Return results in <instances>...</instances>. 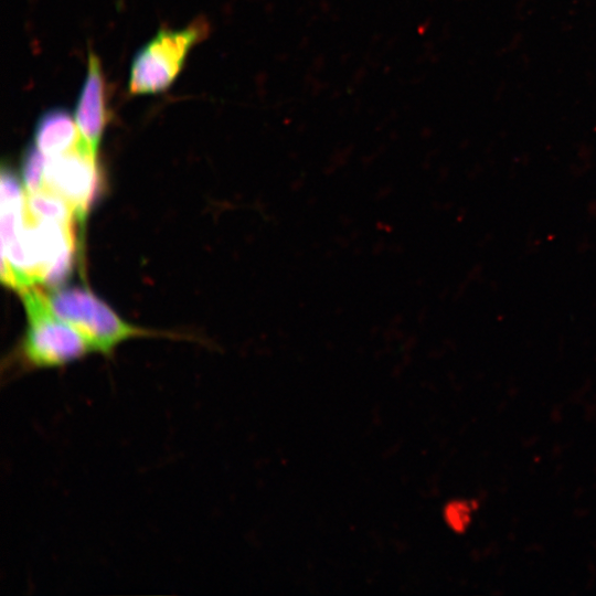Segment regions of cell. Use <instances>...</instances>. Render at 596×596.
<instances>
[{"mask_svg": "<svg viewBox=\"0 0 596 596\" xmlns=\"http://www.w3.org/2000/svg\"><path fill=\"white\" fill-rule=\"evenodd\" d=\"M19 292L28 320L15 355L20 369L63 366L93 351L81 332L52 311L44 291L32 286Z\"/></svg>", "mask_w": 596, "mask_h": 596, "instance_id": "obj_1", "label": "cell"}, {"mask_svg": "<svg viewBox=\"0 0 596 596\" xmlns=\"http://www.w3.org/2000/svg\"><path fill=\"white\" fill-rule=\"evenodd\" d=\"M45 295L52 311L81 332L93 351L104 355L125 340L153 334L123 320L87 288H55Z\"/></svg>", "mask_w": 596, "mask_h": 596, "instance_id": "obj_2", "label": "cell"}, {"mask_svg": "<svg viewBox=\"0 0 596 596\" xmlns=\"http://www.w3.org/2000/svg\"><path fill=\"white\" fill-rule=\"evenodd\" d=\"M209 32L203 20L178 30H161L135 55L128 91L132 95L156 94L167 89L181 72L192 47Z\"/></svg>", "mask_w": 596, "mask_h": 596, "instance_id": "obj_3", "label": "cell"}, {"mask_svg": "<svg viewBox=\"0 0 596 596\" xmlns=\"http://www.w3.org/2000/svg\"><path fill=\"white\" fill-rule=\"evenodd\" d=\"M99 183L97 157L81 139L66 152L46 159L43 189L65 200L82 225L97 198Z\"/></svg>", "mask_w": 596, "mask_h": 596, "instance_id": "obj_4", "label": "cell"}, {"mask_svg": "<svg viewBox=\"0 0 596 596\" xmlns=\"http://www.w3.org/2000/svg\"><path fill=\"white\" fill-rule=\"evenodd\" d=\"M81 140L97 157L107 121L106 84L99 58L91 52L87 73L75 108Z\"/></svg>", "mask_w": 596, "mask_h": 596, "instance_id": "obj_5", "label": "cell"}, {"mask_svg": "<svg viewBox=\"0 0 596 596\" xmlns=\"http://www.w3.org/2000/svg\"><path fill=\"white\" fill-rule=\"evenodd\" d=\"M79 139L75 119L63 108L43 113L35 125L34 146L47 158L66 152Z\"/></svg>", "mask_w": 596, "mask_h": 596, "instance_id": "obj_6", "label": "cell"}, {"mask_svg": "<svg viewBox=\"0 0 596 596\" xmlns=\"http://www.w3.org/2000/svg\"><path fill=\"white\" fill-rule=\"evenodd\" d=\"M25 211L29 216L41 221L73 225L76 220L70 204L57 194L42 189L35 193H25Z\"/></svg>", "mask_w": 596, "mask_h": 596, "instance_id": "obj_7", "label": "cell"}, {"mask_svg": "<svg viewBox=\"0 0 596 596\" xmlns=\"http://www.w3.org/2000/svg\"><path fill=\"white\" fill-rule=\"evenodd\" d=\"M45 157L35 146L29 147L22 159V181L25 193H35L44 187Z\"/></svg>", "mask_w": 596, "mask_h": 596, "instance_id": "obj_8", "label": "cell"}, {"mask_svg": "<svg viewBox=\"0 0 596 596\" xmlns=\"http://www.w3.org/2000/svg\"><path fill=\"white\" fill-rule=\"evenodd\" d=\"M478 507L472 501H458L447 509V520L457 531H464L470 524L472 511Z\"/></svg>", "mask_w": 596, "mask_h": 596, "instance_id": "obj_9", "label": "cell"}]
</instances>
